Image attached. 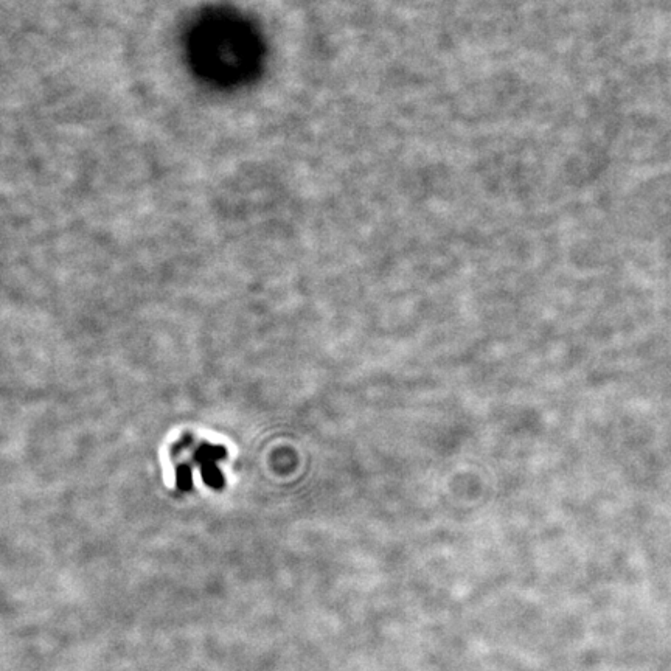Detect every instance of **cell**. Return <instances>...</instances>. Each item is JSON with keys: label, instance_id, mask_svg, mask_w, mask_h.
<instances>
[]
</instances>
